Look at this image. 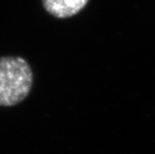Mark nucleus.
I'll return each instance as SVG.
<instances>
[{
    "mask_svg": "<svg viewBox=\"0 0 155 154\" xmlns=\"http://www.w3.org/2000/svg\"><path fill=\"white\" fill-rule=\"evenodd\" d=\"M33 85V71L24 58L0 57V106L10 107L22 102Z\"/></svg>",
    "mask_w": 155,
    "mask_h": 154,
    "instance_id": "f257e3e1",
    "label": "nucleus"
},
{
    "mask_svg": "<svg viewBox=\"0 0 155 154\" xmlns=\"http://www.w3.org/2000/svg\"><path fill=\"white\" fill-rule=\"evenodd\" d=\"M89 0H42L43 7L56 18H68L80 12Z\"/></svg>",
    "mask_w": 155,
    "mask_h": 154,
    "instance_id": "f03ea898",
    "label": "nucleus"
}]
</instances>
